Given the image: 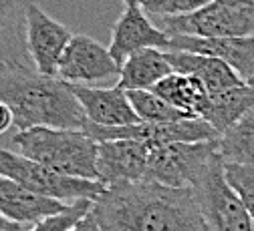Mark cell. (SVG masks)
<instances>
[{"instance_id":"1","label":"cell","mask_w":254,"mask_h":231,"mask_svg":"<svg viewBox=\"0 0 254 231\" xmlns=\"http://www.w3.org/2000/svg\"><path fill=\"white\" fill-rule=\"evenodd\" d=\"M91 213L103 231H208L194 189L153 181L105 185Z\"/></svg>"},{"instance_id":"2","label":"cell","mask_w":254,"mask_h":231,"mask_svg":"<svg viewBox=\"0 0 254 231\" xmlns=\"http://www.w3.org/2000/svg\"><path fill=\"white\" fill-rule=\"evenodd\" d=\"M0 101L14 115V127L85 129L87 117L69 83L41 75L37 69L0 71Z\"/></svg>"},{"instance_id":"3","label":"cell","mask_w":254,"mask_h":231,"mask_svg":"<svg viewBox=\"0 0 254 231\" xmlns=\"http://www.w3.org/2000/svg\"><path fill=\"white\" fill-rule=\"evenodd\" d=\"M10 141L18 155L33 159L57 173L99 181L97 141L85 129L33 127L16 131Z\"/></svg>"},{"instance_id":"4","label":"cell","mask_w":254,"mask_h":231,"mask_svg":"<svg viewBox=\"0 0 254 231\" xmlns=\"http://www.w3.org/2000/svg\"><path fill=\"white\" fill-rule=\"evenodd\" d=\"M157 26L170 37H254V0H212L190 14L157 16Z\"/></svg>"},{"instance_id":"5","label":"cell","mask_w":254,"mask_h":231,"mask_svg":"<svg viewBox=\"0 0 254 231\" xmlns=\"http://www.w3.org/2000/svg\"><path fill=\"white\" fill-rule=\"evenodd\" d=\"M0 173L18 181L26 189L35 191L49 199L57 201H79V199H91L95 201L97 195L105 189V183L91 181V179H79L57 173L45 165L26 159L14 151L0 149Z\"/></svg>"},{"instance_id":"6","label":"cell","mask_w":254,"mask_h":231,"mask_svg":"<svg viewBox=\"0 0 254 231\" xmlns=\"http://www.w3.org/2000/svg\"><path fill=\"white\" fill-rule=\"evenodd\" d=\"M218 153V139L198 143H162L151 145L145 181L168 187L194 189L206 173L212 157Z\"/></svg>"},{"instance_id":"7","label":"cell","mask_w":254,"mask_h":231,"mask_svg":"<svg viewBox=\"0 0 254 231\" xmlns=\"http://www.w3.org/2000/svg\"><path fill=\"white\" fill-rule=\"evenodd\" d=\"M208 231H254V221L224 175V161L216 153L194 187Z\"/></svg>"},{"instance_id":"8","label":"cell","mask_w":254,"mask_h":231,"mask_svg":"<svg viewBox=\"0 0 254 231\" xmlns=\"http://www.w3.org/2000/svg\"><path fill=\"white\" fill-rule=\"evenodd\" d=\"M24 37L35 69L41 75L57 77L59 60L63 52H65L69 41L73 39V32L69 30V26L47 14L39 6V2H33L26 10Z\"/></svg>"},{"instance_id":"9","label":"cell","mask_w":254,"mask_h":231,"mask_svg":"<svg viewBox=\"0 0 254 231\" xmlns=\"http://www.w3.org/2000/svg\"><path fill=\"white\" fill-rule=\"evenodd\" d=\"M57 77L71 85L99 83L119 77V64L109 48L87 35H73L59 60Z\"/></svg>"},{"instance_id":"10","label":"cell","mask_w":254,"mask_h":231,"mask_svg":"<svg viewBox=\"0 0 254 231\" xmlns=\"http://www.w3.org/2000/svg\"><path fill=\"white\" fill-rule=\"evenodd\" d=\"M168 45H170V35L155 22H151L149 14L141 6H125V10L111 26L109 50L119 67L127 56L141 48L168 50Z\"/></svg>"},{"instance_id":"11","label":"cell","mask_w":254,"mask_h":231,"mask_svg":"<svg viewBox=\"0 0 254 231\" xmlns=\"http://www.w3.org/2000/svg\"><path fill=\"white\" fill-rule=\"evenodd\" d=\"M151 143L137 139H115L97 143V171L105 185L123 181H145Z\"/></svg>"},{"instance_id":"12","label":"cell","mask_w":254,"mask_h":231,"mask_svg":"<svg viewBox=\"0 0 254 231\" xmlns=\"http://www.w3.org/2000/svg\"><path fill=\"white\" fill-rule=\"evenodd\" d=\"M168 50H188L224 60L240 75L242 81L254 77V37H192L172 35Z\"/></svg>"},{"instance_id":"13","label":"cell","mask_w":254,"mask_h":231,"mask_svg":"<svg viewBox=\"0 0 254 231\" xmlns=\"http://www.w3.org/2000/svg\"><path fill=\"white\" fill-rule=\"evenodd\" d=\"M69 89L83 107L87 123L101 127H123L139 123V117L131 107L129 96H127V91L117 85L111 89H99L69 83Z\"/></svg>"},{"instance_id":"14","label":"cell","mask_w":254,"mask_h":231,"mask_svg":"<svg viewBox=\"0 0 254 231\" xmlns=\"http://www.w3.org/2000/svg\"><path fill=\"white\" fill-rule=\"evenodd\" d=\"M37 0H0V71L35 69L26 48V10Z\"/></svg>"},{"instance_id":"15","label":"cell","mask_w":254,"mask_h":231,"mask_svg":"<svg viewBox=\"0 0 254 231\" xmlns=\"http://www.w3.org/2000/svg\"><path fill=\"white\" fill-rule=\"evenodd\" d=\"M69 205L43 197L18 181L0 173V213L18 223H39L41 219L65 211Z\"/></svg>"},{"instance_id":"16","label":"cell","mask_w":254,"mask_h":231,"mask_svg":"<svg viewBox=\"0 0 254 231\" xmlns=\"http://www.w3.org/2000/svg\"><path fill=\"white\" fill-rule=\"evenodd\" d=\"M166 54H168V60L172 64L174 73L194 75L196 79L202 81L208 94H214L224 89L246 83L240 79V75L230 64H226L224 60H220L216 56L188 52V50H166Z\"/></svg>"},{"instance_id":"17","label":"cell","mask_w":254,"mask_h":231,"mask_svg":"<svg viewBox=\"0 0 254 231\" xmlns=\"http://www.w3.org/2000/svg\"><path fill=\"white\" fill-rule=\"evenodd\" d=\"M172 73L174 69L164 48H141L123 60L117 87L123 91H151Z\"/></svg>"},{"instance_id":"18","label":"cell","mask_w":254,"mask_h":231,"mask_svg":"<svg viewBox=\"0 0 254 231\" xmlns=\"http://www.w3.org/2000/svg\"><path fill=\"white\" fill-rule=\"evenodd\" d=\"M252 107H254V87L250 83H242L210 94L202 119L208 121L218 131V135H222Z\"/></svg>"},{"instance_id":"19","label":"cell","mask_w":254,"mask_h":231,"mask_svg":"<svg viewBox=\"0 0 254 231\" xmlns=\"http://www.w3.org/2000/svg\"><path fill=\"white\" fill-rule=\"evenodd\" d=\"M151 91L155 94H160L164 101H168L178 111L186 113L188 117H200V119L210 98L200 79H196L194 75H184V73L168 75Z\"/></svg>"},{"instance_id":"20","label":"cell","mask_w":254,"mask_h":231,"mask_svg":"<svg viewBox=\"0 0 254 231\" xmlns=\"http://www.w3.org/2000/svg\"><path fill=\"white\" fill-rule=\"evenodd\" d=\"M218 153L224 163L254 167V107L218 137Z\"/></svg>"},{"instance_id":"21","label":"cell","mask_w":254,"mask_h":231,"mask_svg":"<svg viewBox=\"0 0 254 231\" xmlns=\"http://www.w3.org/2000/svg\"><path fill=\"white\" fill-rule=\"evenodd\" d=\"M127 96L131 101L133 111L137 113L139 121L147 123H170V121H180V119H194L188 117L186 113L178 111L172 107L168 101L153 91H127Z\"/></svg>"},{"instance_id":"22","label":"cell","mask_w":254,"mask_h":231,"mask_svg":"<svg viewBox=\"0 0 254 231\" xmlns=\"http://www.w3.org/2000/svg\"><path fill=\"white\" fill-rule=\"evenodd\" d=\"M224 175L230 187L238 193L242 203L246 205L252 221H254V167L236 163H224Z\"/></svg>"},{"instance_id":"23","label":"cell","mask_w":254,"mask_h":231,"mask_svg":"<svg viewBox=\"0 0 254 231\" xmlns=\"http://www.w3.org/2000/svg\"><path fill=\"white\" fill-rule=\"evenodd\" d=\"M93 201L91 199H79L73 201L65 211L49 215L45 219H41L39 223H35V227L30 231H71L73 225L91 209Z\"/></svg>"},{"instance_id":"24","label":"cell","mask_w":254,"mask_h":231,"mask_svg":"<svg viewBox=\"0 0 254 231\" xmlns=\"http://www.w3.org/2000/svg\"><path fill=\"white\" fill-rule=\"evenodd\" d=\"M212 0H145L141 6L151 16H180L196 12Z\"/></svg>"},{"instance_id":"25","label":"cell","mask_w":254,"mask_h":231,"mask_svg":"<svg viewBox=\"0 0 254 231\" xmlns=\"http://www.w3.org/2000/svg\"><path fill=\"white\" fill-rule=\"evenodd\" d=\"M12 127H14V115L6 103L0 101V137L4 133H8Z\"/></svg>"},{"instance_id":"26","label":"cell","mask_w":254,"mask_h":231,"mask_svg":"<svg viewBox=\"0 0 254 231\" xmlns=\"http://www.w3.org/2000/svg\"><path fill=\"white\" fill-rule=\"evenodd\" d=\"M71 231H103L101 227H99V223H97V219H95V215L91 213V209L73 225V229Z\"/></svg>"},{"instance_id":"27","label":"cell","mask_w":254,"mask_h":231,"mask_svg":"<svg viewBox=\"0 0 254 231\" xmlns=\"http://www.w3.org/2000/svg\"><path fill=\"white\" fill-rule=\"evenodd\" d=\"M26 223H18V221H12L8 217H4L0 213V231H26L24 229Z\"/></svg>"},{"instance_id":"28","label":"cell","mask_w":254,"mask_h":231,"mask_svg":"<svg viewBox=\"0 0 254 231\" xmlns=\"http://www.w3.org/2000/svg\"><path fill=\"white\" fill-rule=\"evenodd\" d=\"M121 2H123L125 6H143L145 0H121Z\"/></svg>"},{"instance_id":"29","label":"cell","mask_w":254,"mask_h":231,"mask_svg":"<svg viewBox=\"0 0 254 231\" xmlns=\"http://www.w3.org/2000/svg\"><path fill=\"white\" fill-rule=\"evenodd\" d=\"M248 83H250V85H252V87H254V77H252V79H250V81H248Z\"/></svg>"}]
</instances>
